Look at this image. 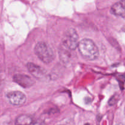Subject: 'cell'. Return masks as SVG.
<instances>
[{"label": "cell", "instance_id": "obj_1", "mask_svg": "<svg viewBox=\"0 0 125 125\" xmlns=\"http://www.w3.org/2000/svg\"><path fill=\"white\" fill-rule=\"evenodd\" d=\"M78 48L81 56L85 59L94 61L98 57V48L90 39H84L79 41Z\"/></svg>", "mask_w": 125, "mask_h": 125}, {"label": "cell", "instance_id": "obj_2", "mask_svg": "<svg viewBox=\"0 0 125 125\" xmlns=\"http://www.w3.org/2000/svg\"><path fill=\"white\" fill-rule=\"evenodd\" d=\"M35 54L45 63H50L54 59V52L51 46L45 42H39L34 48Z\"/></svg>", "mask_w": 125, "mask_h": 125}, {"label": "cell", "instance_id": "obj_3", "mask_svg": "<svg viewBox=\"0 0 125 125\" xmlns=\"http://www.w3.org/2000/svg\"><path fill=\"white\" fill-rule=\"evenodd\" d=\"M77 32L74 29H69L65 32L62 39V45L65 48L73 51L78 48L79 42L78 41Z\"/></svg>", "mask_w": 125, "mask_h": 125}, {"label": "cell", "instance_id": "obj_4", "mask_svg": "<svg viewBox=\"0 0 125 125\" xmlns=\"http://www.w3.org/2000/svg\"><path fill=\"white\" fill-rule=\"evenodd\" d=\"M27 68L31 74L37 79L40 81H45L48 78L46 71L40 66L33 63H28Z\"/></svg>", "mask_w": 125, "mask_h": 125}, {"label": "cell", "instance_id": "obj_5", "mask_svg": "<svg viewBox=\"0 0 125 125\" xmlns=\"http://www.w3.org/2000/svg\"><path fill=\"white\" fill-rule=\"evenodd\" d=\"M9 102L14 106H21L25 103L26 97L24 94L19 91H13L6 94Z\"/></svg>", "mask_w": 125, "mask_h": 125}, {"label": "cell", "instance_id": "obj_6", "mask_svg": "<svg viewBox=\"0 0 125 125\" xmlns=\"http://www.w3.org/2000/svg\"><path fill=\"white\" fill-rule=\"evenodd\" d=\"M13 81L23 88L31 87L35 84L34 79L26 74H15L13 76Z\"/></svg>", "mask_w": 125, "mask_h": 125}, {"label": "cell", "instance_id": "obj_7", "mask_svg": "<svg viewBox=\"0 0 125 125\" xmlns=\"http://www.w3.org/2000/svg\"><path fill=\"white\" fill-rule=\"evenodd\" d=\"M111 12L117 17L125 16V0H121L111 7Z\"/></svg>", "mask_w": 125, "mask_h": 125}, {"label": "cell", "instance_id": "obj_8", "mask_svg": "<svg viewBox=\"0 0 125 125\" xmlns=\"http://www.w3.org/2000/svg\"><path fill=\"white\" fill-rule=\"evenodd\" d=\"M32 123V118L28 115H20L15 120L16 125H31Z\"/></svg>", "mask_w": 125, "mask_h": 125}, {"label": "cell", "instance_id": "obj_9", "mask_svg": "<svg viewBox=\"0 0 125 125\" xmlns=\"http://www.w3.org/2000/svg\"><path fill=\"white\" fill-rule=\"evenodd\" d=\"M31 125H44V124L41 122H35V123H32Z\"/></svg>", "mask_w": 125, "mask_h": 125}, {"label": "cell", "instance_id": "obj_10", "mask_svg": "<svg viewBox=\"0 0 125 125\" xmlns=\"http://www.w3.org/2000/svg\"><path fill=\"white\" fill-rule=\"evenodd\" d=\"M116 125H123L122 124V123H118V124H117Z\"/></svg>", "mask_w": 125, "mask_h": 125}, {"label": "cell", "instance_id": "obj_11", "mask_svg": "<svg viewBox=\"0 0 125 125\" xmlns=\"http://www.w3.org/2000/svg\"></svg>", "mask_w": 125, "mask_h": 125}, {"label": "cell", "instance_id": "obj_12", "mask_svg": "<svg viewBox=\"0 0 125 125\" xmlns=\"http://www.w3.org/2000/svg\"></svg>", "mask_w": 125, "mask_h": 125}]
</instances>
